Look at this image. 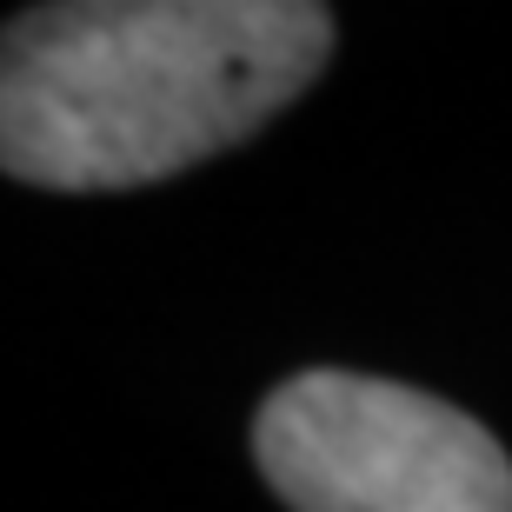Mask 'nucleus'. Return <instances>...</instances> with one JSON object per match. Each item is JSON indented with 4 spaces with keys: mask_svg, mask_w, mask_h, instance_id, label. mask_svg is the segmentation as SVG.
<instances>
[{
    "mask_svg": "<svg viewBox=\"0 0 512 512\" xmlns=\"http://www.w3.org/2000/svg\"><path fill=\"white\" fill-rule=\"evenodd\" d=\"M313 0H67L0 40V167L27 187H153L240 147L320 80Z\"/></svg>",
    "mask_w": 512,
    "mask_h": 512,
    "instance_id": "f257e3e1",
    "label": "nucleus"
},
{
    "mask_svg": "<svg viewBox=\"0 0 512 512\" xmlns=\"http://www.w3.org/2000/svg\"><path fill=\"white\" fill-rule=\"evenodd\" d=\"M253 459L293 512H512V459L473 413L346 366L273 386Z\"/></svg>",
    "mask_w": 512,
    "mask_h": 512,
    "instance_id": "f03ea898",
    "label": "nucleus"
}]
</instances>
